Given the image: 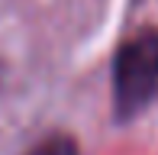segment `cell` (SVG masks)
Returning a JSON list of instances; mask_svg holds the SVG:
<instances>
[{
	"instance_id": "6da1fadb",
	"label": "cell",
	"mask_w": 158,
	"mask_h": 155,
	"mask_svg": "<svg viewBox=\"0 0 158 155\" xmlns=\"http://www.w3.org/2000/svg\"><path fill=\"white\" fill-rule=\"evenodd\" d=\"M113 100L123 119L158 100V32H142L119 48L113 65Z\"/></svg>"
},
{
	"instance_id": "7a4b0ae2",
	"label": "cell",
	"mask_w": 158,
	"mask_h": 155,
	"mask_svg": "<svg viewBox=\"0 0 158 155\" xmlns=\"http://www.w3.org/2000/svg\"><path fill=\"white\" fill-rule=\"evenodd\" d=\"M26 155H81V149H77V142L71 136H64V132H52V136H45L42 142H35Z\"/></svg>"
}]
</instances>
